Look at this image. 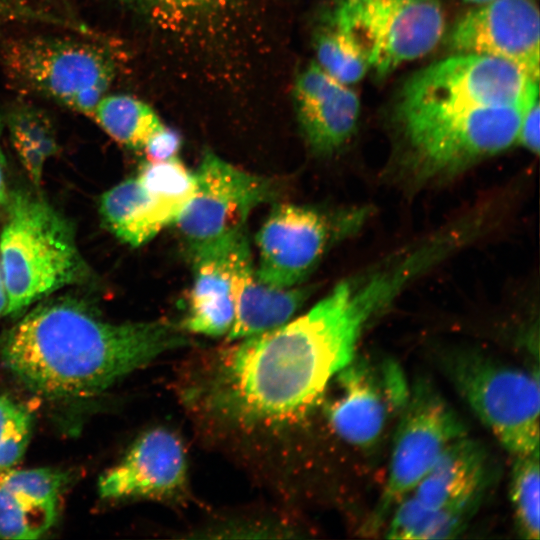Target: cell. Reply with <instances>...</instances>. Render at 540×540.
Wrapping results in <instances>:
<instances>
[{
    "mask_svg": "<svg viewBox=\"0 0 540 540\" xmlns=\"http://www.w3.org/2000/svg\"><path fill=\"white\" fill-rule=\"evenodd\" d=\"M414 276L400 259L339 283L293 321L245 338L221 369L224 397L251 420L274 422L301 413L353 360L365 326Z\"/></svg>",
    "mask_w": 540,
    "mask_h": 540,
    "instance_id": "cell-1",
    "label": "cell"
},
{
    "mask_svg": "<svg viewBox=\"0 0 540 540\" xmlns=\"http://www.w3.org/2000/svg\"><path fill=\"white\" fill-rule=\"evenodd\" d=\"M182 326L166 321L111 323L74 300L43 303L0 342L6 368L50 399L97 395L160 354L185 346Z\"/></svg>",
    "mask_w": 540,
    "mask_h": 540,
    "instance_id": "cell-2",
    "label": "cell"
},
{
    "mask_svg": "<svg viewBox=\"0 0 540 540\" xmlns=\"http://www.w3.org/2000/svg\"><path fill=\"white\" fill-rule=\"evenodd\" d=\"M85 266L67 221L43 199L17 191L0 237L5 315H18L38 299L77 282Z\"/></svg>",
    "mask_w": 540,
    "mask_h": 540,
    "instance_id": "cell-3",
    "label": "cell"
},
{
    "mask_svg": "<svg viewBox=\"0 0 540 540\" xmlns=\"http://www.w3.org/2000/svg\"><path fill=\"white\" fill-rule=\"evenodd\" d=\"M522 107L396 104L395 116L413 169L430 177L510 147L517 141Z\"/></svg>",
    "mask_w": 540,
    "mask_h": 540,
    "instance_id": "cell-4",
    "label": "cell"
},
{
    "mask_svg": "<svg viewBox=\"0 0 540 540\" xmlns=\"http://www.w3.org/2000/svg\"><path fill=\"white\" fill-rule=\"evenodd\" d=\"M450 378L477 417L516 456L539 451L536 373L476 353L449 357Z\"/></svg>",
    "mask_w": 540,
    "mask_h": 540,
    "instance_id": "cell-5",
    "label": "cell"
},
{
    "mask_svg": "<svg viewBox=\"0 0 540 540\" xmlns=\"http://www.w3.org/2000/svg\"><path fill=\"white\" fill-rule=\"evenodd\" d=\"M330 23L360 47L383 78L430 53L445 30L442 0H339Z\"/></svg>",
    "mask_w": 540,
    "mask_h": 540,
    "instance_id": "cell-6",
    "label": "cell"
},
{
    "mask_svg": "<svg viewBox=\"0 0 540 540\" xmlns=\"http://www.w3.org/2000/svg\"><path fill=\"white\" fill-rule=\"evenodd\" d=\"M5 59L19 84L89 116L115 76L114 63L101 48L67 38L19 40Z\"/></svg>",
    "mask_w": 540,
    "mask_h": 540,
    "instance_id": "cell-7",
    "label": "cell"
},
{
    "mask_svg": "<svg viewBox=\"0 0 540 540\" xmlns=\"http://www.w3.org/2000/svg\"><path fill=\"white\" fill-rule=\"evenodd\" d=\"M194 176V194L175 221L189 257L245 233L252 209L273 194L267 179L209 150Z\"/></svg>",
    "mask_w": 540,
    "mask_h": 540,
    "instance_id": "cell-8",
    "label": "cell"
},
{
    "mask_svg": "<svg viewBox=\"0 0 540 540\" xmlns=\"http://www.w3.org/2000/svg\"><path fill=\"white\" fill-rule=\"evenodd\" d=\"M465 435L459 416L427 382H418L401 412L388 478L368 528L377 530L409 494L445 448Z\"/></svg>",
    "mask_w": 540,
    "mask_h": 540,
    "instance_id": "cell-9",
    "label": "cell"
},
{
    "mask_svg": "<svg viewBox=\"0 0 540 540\" xmlns=\"http://www.w3.org/2000/svg\"><path fill=\"white\" fill-rule=\"evenodd\" d=\"M536 82L539 80L503 59L456 53L411 76L397 104L522 107Z\"/></svg>",
    "mask_w": 540,
    "mask_h": 540,
    "instance_id": "cell-10",
    "label": "cell"
},
{
    "mask_svg": "<svg viewBox=\"0 0 540 540\" xmlns=\"http://www.w3.org/2000/svg\"><path fill=\"white\" fill-rule=\"evenodd\" d=\"M335 377L339 392L327 408L331 427L349 444L374 445L408 401L402 369L391 360L354 357Z\"/></svg>",
    "mask_w": 540,
    "mask_h": 540,
    "instance_id": "cell-11",
    "label": "cell"
},
{
    "mask_svg": "<svg viewBox=\"0 0 540 540\" xmlns=\"http://www.w3.org/2000/svg\"><path fill=\"white\" fill-rule=\"evenodd\" d=\"M358 213L332 224L324 214L309 207L280 204L260 228L258 277L265 283L289 288L300 283L321 259L333 236L356 226Z\"/></svg>",
    "mask_w": 540,
    "mask_h": 540,
    "instance_id": "cell-12",
    "label": "cell"
},
{
    "mask_svg": "<svg viewBox=\"0 0 540 540\" xmlns=\"http://www.w3.org/2000/svg\"><path fill=\"white\" fill-rule=\"evenodd\" d=\"M448 44L456 53L503 59L539 80L540 16L537 2L490 0L476 5L455 23Z\"/></svg>",
    "mask_w": 540,
    "mask_h": 540,
    "instance_id": "cell-13",
    "label": "cell"
},
{
    "mask_svg": "<svg viewBox=\"0 0 540 540\" xmlns=\"http://www.w3.org/2000/svg\"><path fill=\"white\" fill-rule=\"evenodd\" d=\"M187 478V460L179 437L166 428L142 434L124 458L102 474L98 491L105 499L177 496Z\"/></svg>",
    "mask_w": 540,
    "mask_h": 540,
    "instance_id": "cell-14",
    "label": "cell"
},
{
    "mask_svg": "<svg viewBox=\"0 0 540 540\" xmlns=\"http://www.w3.org/2000/svg\"><path fill=\"white\" fill-rule=\"evenodd\" d=\"M293 103L308 146L318 154L339 149L353 135L360 117V99L349 85L311 62L296 78Z\"/></svg>",
    "mask_w": 540,
    "mask_h": 540,
    "instance_id": "cell-15",
    "label": "cell"
},
{
    "mask_svg": "<svg viewBox=\"0 0 540 540\" xmlns=\"http://www.w3.org/2000/svg\"><path fill=\"white\" fill-rule=\"evenodd\" d=\"M235 316L229 340H241L279 327L305 302L307 288H278L263 282L253 266L247 235L236 244L232 260Z\"/></svg>",
    "mask_w": 540,
    "mask_h": 540,
    "instance_id": "cell-16",
    "label": "cell"
},
{
    "mask_svg": "<svg viewBox=\"0 0 540 540\" xmlns=\"http://www.w3.org/2000/svg\"><path fill=\"white\" fill-rule=\"evenodd\" d=\"M246 232L190 257L193 284L188 296L184 330L208 336L229 333L235 316L232 295L233 251Z\"/></svg>",
    "mask_w": 540,
    "mask_h": 540,
    "instance_id": "cell-17",
    "label": "cell"
},
{
    "mask_svg": "<svg viewBox=\"0 0 540 540\" xmlns=\"http://www.w3.org/2000/svg\"><path fill=\"white\" fill-rule=\"evenodd\" d=\"M488 476L484 448L464 435L445 448L410 493L430 507L478 508Z\"/></svg>",
    "mask_w": 540,
    "mask_h": 540,
    "instance_id": "cell-18",
    "label": "cell"
},
{
    "mask_svg": "<svg viewBox=\"0 0 540 540\" xmlns=\"http://www.w3.org/2000/svg\"><path fill=\"white\" fill-rule=\"evenodd\" d=\"M100 213L109 230L132 247L145 244L168 225L137 177L104 193Z\"/></svg>",
    "mask_w": 540,
    "mask_h": 540,
    "instance_id": "cell-19",
    "label": "cell"
},
{
    "mask_svg": "<svg viewBox=\"0 0 540 540\" xmlns=\"http://www.w3.org/2000/svg\"><path fill=\"white\" fill-rule=\"evenodd\" d=\"M476 509L430 507L409 493L391 511L386 537L404 540L455 538L464 530Z\"/></svg>",
    "mask_w": 540,
    "mask_h": 540,
    "instance_id": "cell-20",
    "label": "cell"
},
{
    "mask_svg": "<svg viewBox=\"0 0 540 540\" xmlns=\"http://www.w3.org/2000/svg\"><path fill=\"white\" fill-rule=\"evenodd\" d=\"M92 117L115 141L140 150L163 125L151 106L122 94L105 95L95 107Z\"/></svg>",
    "mask_w": 540,
    "mask_h": 540,
    "instance_id": "cell-21",
    "label": "cell"
},
{
    "mask_svg": "<svg viewBox=\"0 0 540 540\" xmlns=\"http://www.w3.org/2000/svg\"><path fill=\"white\" fill-rule=\"evenodd\" d=\"M137 179L153 199L167 224L175 223L195 190V176L176 157L142 166Z\"/></svg>",
    "mask_w": 540,
    "mask_h": 540,
    "instance_id": "cell-22",
    "label": "cell"
},
{
    "mask_svg": "<svg viewBox=\"0 0 540 540\" xmlns=\"http://www.w3.org/2000/svg\"><path fill=\"white\" fill-rule=\"evenodd\" d=\"M13 144L35 184L41 181L43 165L57 149L49 121L35 109L22 107L10 117Z\"/></svg>",
    "mask_w": 540,
    "mask_h": 540,
    "instance_id": "cell-23",
    "label": "cell"
},
{
    "mask_svg": "<svg viewBox=\"0 0 540 540\" xmlns=\"http://www.w3.org/2000/svg\"><path fill=\"white\" fill-rule=\"evenodd\" d=\"M314 46L316 64L345 85L358 83L370 71L360 47L346 32L331 23L317 34Z\"/></svg>",
    "mask_w": 540,
    "mask_h": 540,
    "instance_id": "cell-24",
    "label": "cell"
},
{
    "mask_svg": "<svg viewBox=\"0 0 540 540\" xmlns=\"http://www.w3.org/2000/svg\"><path fill=\"white\" fill-rule=\"evenodd\" d=\"M516 457L510 481V499L516 527L523 538L538 540L540 532L539 451Z\"/></svg>",
    "mask_w": 540,
    "mask_h": 540,
    "instance_id": "cell-25",
    "label": "cell"
},
{
    "mask_svg": "<svg viewBox=\"0 0 540 540\" xmlns=\"http://www.w3.org/2000/svg\"><path fill=\"white\" fill-rule=\"evenodd\" d=\"M55 517V510L31 503L0 481V538H39L51 527Z\"/></svg>",
    "mask_w": 540,
    "mask_h": 540,
    "instance_id": "cell-26",
    "label": "cell"
},
{
    "mask_svg": "<svg viewBox=\"0 0 540 540\" xmlns=\"http://www.w3.org/2000/svg\"><path fill=\"white\" fill-rule=\"evenodd\" d=\"M0 481L22 498L41 507L57 510L67 475L50 468L0 470Z\"/></svg>",
    "mask_w": 540,
    "mask_h": 540,
    "instance_id": "cell-27",
    "label": "cell"
},
{
    "mask_svg": "<svg viewBox=\"0 0 540 540\" xmlns=\"http://www.w3.org/2000/svg\"><path fill=\"white\" fill-rule=\"evenodd\" d=\"M164 27L177 28L225 7L230 0H119Z\"/></svg>",
    "mask_w": 540,
    "mask_h": 540,
    "instance_id": "cell-28",
    "label": "cell"
},
{
    "mask_svg": "<svg viewBox=\"0 0 540 540\" xmlns=\"http://www.w3.org/2000/svg\"><path fill=\"white\" fill-rule=\"evenodd\" d=\"M539 111V82H536L530 89L521 109L517 135V141H519L524 148L536 154H538L540 147Z\"/></svg>",
    "mask_w": 540,
    "mask_h": 540,
    "instance_id": "cell-29",
    "label": "cell"
},
{
    "mask_svg": "<svg viewBox=\"0 0 540 540\" xmlns=\"http://www.w3.org/2000/svg\"><path fill=\"white\" fill-rule=\"evenodd\" d=\"M31 417L14 426L0 440V470L12 468L22 458L31 435Z\"/></svg>",
    "mask_w": 540,
    "mask_h": 540,
    "instance_id": "cell-30",
    "label": "cell"
},
{
    "mask_svg": "<svg viewBox=\"0 0 540 540\" xmlns=\"http://www.w3.org/2000/svg\"><path fill=\"white\" fill-rule=\"evenodd\" d=\"M181 146L179 132L163 124L150 136L142 150L148 162H162L176 158Z\"/></svg>",
    "mask_w": 540,
    "mask_h": 540,
    "instance_id": "cell-31",
    "label": "cell"
},
{
    "mask_svg": "<svg viewBox=\"0 0 540 540\" xmlns=\"http://www.w3.org/2000/svg\"><path fill=\"white\" fill-rule=\"evenodd\" d=\"M29 412L11 398L0 395V440L17 424L30 418Z\"/></svg>",
    "mask_w": 540,
    "mask_h": 540,
    "instance_id": "cell-32",
    "label": "cell"
},
{
    "mask_svg": "<svg viewBox=\"0 0 540 540\" xmlns=\"http://www.w3.org/2000/svg\"><path fill=\"white\" fill-rule=\"evenodd\" d=\"M27 14L20 6L12 0H0V21L21 18Z\"/></svg>",
    "mask_w": 540,
    "mask_h": 540,
    "instance_id": "cell-33",
    "label": "cell"
},
{
    "mask_svg": "<svg viewBox=\"0 0 540 540\" xmlns=\"http://www.w3.org/2000/svg\"><path fill=\"white\" fill-rule=\"evenodd\" d=\"M0 140H1V120H0ZM6 183H5V158L0 141V205L7 202Z\"/></svg>",
    "mask_w": 540,
    "mask_h": 540,
    "instance_id": "cell-34",
    "label": "cell"
},
{
    "mask_svg": "<svg viewBox=\"0 0 540 540\" xmlns=\"http://www.w3.org/2000/svg\"><path fill=\"white\" fill-rule=\"evenodd\" d=\"M7 305L6 290L0 272V314L4 313Z\"/></svg>",
    "mask_w": 540,
    "mask_h": 540,
    "instance_id": "cell-35",
    "label": "cell"
},
{
    "mask_svg": "<svg viewBox=\"0 0 540 540\" xmlns=\"http://www.w3.org/2000/svg\"><path fill=\"white\" fill-rule=\"evenodd\" d=\"M465 2H468V3H471V4H475V5H480V4H483V3H486L490 0H464Z\"/></svg>",
    "mask_w": 540,
    "mask_h": 540,
    "instance_id": "cell-36",
    "label": "cell"
}]
</instances>
